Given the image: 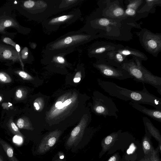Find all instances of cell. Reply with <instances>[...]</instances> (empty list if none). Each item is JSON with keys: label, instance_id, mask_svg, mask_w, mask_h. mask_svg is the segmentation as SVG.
<instances>
[{"label": "cell", "instance_id": "2e32d148", "mask_svg": "<svg viewBox=\"0 0 161 161\" xmlns=\"http://www.w3.org/2000/svg\"><path fill=\"white\" fill-rule=\"evenodd\" d=\"M105 59L110 64L117 68H120L128 59L127 56L123 55L116 50L109 53Z\"/></svg>", "mask_w": 161, "mask_h": 161}, {"label": "cell", "instance_id": "7c38bea8", "mask_svg": "<svg viewBox=\"0 0 161 161\" xmlns=\"http://www.w3.org/2000/svg\"><path fill=\"white\" fill-rule=\"evenodd\" d=\"M6 8L4 7L0 9V33L5 34V29L8 28H14L18 30L21 28L12 14L11 10Z\"/></svg>", "mask_w": 161, "mask_h": 161}, {"label": "cell", "instance_id": "5bb4252c", "mask_svg": "<svg viewBox=\"0 0 161 161\" xmlns=\"http://www.w3.org/2000/svg\"><path fill=\"white\" fill-rule=\"evenodd\" d=\"M0 60L20 61L22 64V59L20 58L14 48L12 46L0 44Z\"/></svg>", "mask_w": 161, "mask_h": 161}, {"label": "cell", "instance_id": "4316f807", "mask_svg": "<svg viewBox=\"0 0 161 161\" xmlns=\"http://www.w3.org/2000/svg\"><path fill=\"white\" fill-rule=\"evenodd\" d=\"M72 100L70 99H68L65 101L61 105L57 108L59 110L63 109L65 107L67 106L70 105L72 103Z\"/></svg>", "mask_w": 161, "mask_h": 161}, {"label": "cell", "instance_id": "603a6c76", "mask_svg": "<svg viewBox=\"0 0 161 161\" xmlns=\"http://www.w3.org/2000/svg\"><path fill=\"white\" fill-rule=\"evenodd\" d=\"M159 152L160 151L158 147L152 153L146 156H144L143 158L139 161H160Z\"/></svg>", "mask_w": 161, "mask_h": 161}, {"label": "cell", "instance_id": "5b68a950", "mask_svg": "<svg viewBox=\"0 0 161 161\" xmlns=\"http://www.w3.org/2000/svg\"><path fill=\"white\" fill-rule=\"evenodd\" d=\"M93 99L92 109L96 114L104 118L114 116L117 119L119 110L111 98L97 91L94 93Z\"/></svg>", "mask_w": 161, "mask_h": 161}, {"label": "cell", "instance_id": "1f68e13d", "mask_svg": "<svg viewBox=\"0 0 161 161\" xmlns=\"http://www.w3.org/2000/svg\"><path fill=\"white\" fill-rule=\"evenodd\" d=\"M16 94L17 97L19 98H21L22 97V92L20 89H19L17 91Z\"/></svg>", "mask_w": 161, "mask_h": 161}, {"label": "cell", "instance_id": "277c9868", "mask_svg": "<svg viewBox=\"0 0 161 161\" xmlns=\"http://www.w3.org/2000/svg\"><path fill=\"white\" fill-rule=\"evenodd\" d=\"M142 62L137 58H132L120 68L127 71L134 80L148 84L155 87L161 95V77L153 74L142 65Z\"/></svg>", "mask_w": 161, "mask_h": 161}, {"label": "cell", "instance_id": "ffe728a7", "mask_svg": "<svg viewBox=\"0 0 161 161\" xmlns=\"http://www.w3.org/2000/svg\"><path fill=\"white\" fill-rule=\"evenodd\" d=\"M161 6V0H144L143 5L137 12L139 14L153 13L155 12V7Z\"/></svg>", "mask_w": 161, "mask_h": 161}, {"label": "cell", "instance_id": "52a82bcc", "mask_svg": "<svg viewBox=\"0 0 161 161\" xmlns=\"http://www.w3.org/2000/svg\"><path fill=\"white\" fill-rule=\"evenodd\" d=\"M98 9L103 17L111 19H125L130 18L125 14L123 1L119 0H105L98 2Z\"/></svg>", "mask_w": 161, "mask_h": 161}, {"label": "cell", "instance_id": "f546056e", "mask_svg": "<svg viewBox=\"0 0 161 161\" xmlns=\"http://www.w3.org/2000/svg\"><path fill=\"white\" fill-rule=\"evenodd\" d=\"M8 78L4 73L0 72V80L3 82H6L8 81Z\"/></svg>", "mask_w": 161, "mask_h": 161}, {"label": "cell", "instance_id": "e575fe53", "mask_svg": "<svg viewBox=\"0 0 161 161\" xmlns=\"http://www.w3.org/2000/svg\"><path fill=\"white\" fill-rule=\"evenodd\" d=\"M62 103V102L61 101H58L55 104V107L56 108H57L59 106H60L61 104Z\"/></svg>", "mask_w": 161, "mask_h": 161}, {"label": "cell", "instance_id": "8fae6325", "mask_svg": "<svg viewBox=\"0 0 161 161\" xmlns=\"http://www.w3.org/2000/svg\"><path fill=\"white\" fill-rule=\"evenodd\" d=\"M90 119V115L83 116L78 125L72 131L66 143L67 147H70L78 143L82 138L85 130Z\"/></svg>", "mask_w": 161, "mask_h": 161}, {"label": "cell", "instance_id": "8d00e7d4", "mask_svg": "<svg viewBox=\"0 0 161 161\" xmlns=\"http://www.w3.org/2000/svg\"><path fill=\"white\" fill-rule=\"evenodd\" d=\"M0 161H3L2 157L0 154Z\"/></svg>", "mask_w": 161, "mask_h": 161}, {"label": "cell", "instance_id": "44dd1931", "mask_svg": "<svg viewBox=\"0 0 161 161\" xmlns=\"http://www.w3.org/2000/svg\"><path fill=\"white\" fill-rule=\"evenodd\" d=\"M145 134L142 140V147L145 156L152 153L155 150L151 141V136L145 129Z\"/></svg>", "mask_w": 161, "mask_h": 161}, {"label": "cell", "instance_id": "d4e9b609", "mask_svg": "<svg viewBox=\"0 0 161 161\" xmlns=\"http://www.w3.org/2000/svg\"><path fill=\"white\" fill-rule=\"evenodd\" d=\"M28 49L27 47H24L20 53L21 59L25 60L27 59L28 56Z\"/></svg>", "mask_w": 161, "mask_h": 161}, {"label": "cell", "instance_id": "4dcf8cb0", "mask_svg": "<svg viewBox=\"0 0 161 161\" xmlns=\"http://www.w3.org/2000/svg\"><path fill=\"white\" fill-rule=\"evenodd\" d=\"M119 156L118 154H115L111 157L108 161H120Z\"/></svg>", "mask_w": 161, "mask_h": 161}, {"label": "cell", "instance_id": "d6986e66", "mask_svg": "<svg viewBox=\"0 0 161 161\" xmlns=\"http://www.w3.org/2000/svg\"><path fill=\"white\" fill-rule=\"evenodd\" d=\"M142 120L145 129L151 136H153L158 142V147L161 152V136L159 130L154 126L147 117H143Z\"/></svg>", "mask_w": 161, "mask_h": 161}, {"label": "cell", "instance_id": "f1b7e54d", "mask_svg": "<svg viewBox=\"0 0 161 161\" xmlns=\"http://www.w3.org/2000/svg\"><path fill=\"white\" fill-rule=\"evenodd\" d=\"M17 125L18 127L20 129L27 128L25 125L24 121L21 118L19 119L17 122Z\"/></svg>", "mask_w": 161, "mask_h": 161}, {"label": "cell", "instance_id": "74e56055", "mask_svg": "<svg viewBox=\"0 0 161 161\" xmlns=\"http://www.w3.org/2000/svg\"><path fill=\"white\" fill-rule=\"evenodd\" d=\"M55 161H62L60 159H58L55 160Z\"/></svg>", "mask_w": 161, "mask_h": 161}, {"label": "cell", "instance_id": "4fadbf2b", "mask_svg": "<svg viewBox=\"0 0 161 161\" xmlns=\"http://www.w3.org/2000/svg\"><path fill=\"white\" fill-rule=\"evenodd\" d=\"M61 133L60 130H57L44 136L39 145L38 152L43 153L47 152L57 142Z\"/></svg>", "mask_w": 161, "mask_h": 161}, {"label": "cell", "instance_id": "f35d334b", "mask_svg": "<svg viewBox=\"0 0 161 161\" xmlns=\"http://www.w3.org/2000/svg\"><path fill=\"white\" fill-rule=\"evenodd\" d=\"M2 97L1 96H0V101H1L2 100Z\"/></svg>", "mask_w": 161, "mask_h": 161}, {"label": "cell", "instance_id": "ac0fdd59", "mask_svg": "<svg viewBox=\"0 0 161 161\" xmlns=\"http://www.w3.org/2000/svg\"><path fill=\"white\" fill-rule=\"evenodd\" d=\"M123 55L127 56H130L134 58H137L141 61H146L148 59L147 56L139 50L132 48L127 46L116 50Z\"/></svg>", "mask_w": 161, "mask_h": 161}, {"label": "cell", "instance_id": "836d02e7", "mask_svg": "<svg viewBox=\"0 0 161 161\" xmlns=\"http://www.w3.org/2000/svg\"><path fill=\"white\" fill-rule=\"evenodd\" d=\"M34 106L35 107L36 110H38L40 109V106L39 104L37 102H35L34 103Z\"/></svg>", "mask_w": 161, "mask_h": 161}, {"label": "cell", "instance_id": "484cf974", "mask_svg": "<svg viewBox=\"0 0 161 161\" xmlns=\"http://www.w3.org/2000/svg\"><path fill=\"white\" fill-rule=\"evenodd\" d=\"M2 41L4 43L9 45L15 48L16 44L10 38L8 37H5L3 38Z\"/></svg>", "mask_w": 161, "mask_h": 161}, {"label": "cell", "instance_id": "30bf717a", "mask_svg": "<svg viewBox=\"0 0 161 161\" xmlns=\"http://www.w3.org/2000/svg\"><path fill=\"white\" fill-rule=\"evenodd\" d=\"M80 16L79 10H76L64 15L45 20L43 24L46 29L51 31H55L61 25L73 23L77 20Z\"/></svg>", "mask_w": 161, "mask_h": 161}, {"label": "cell", "instance_id": "d590c367", "mask_svg": "<svg viewBox=\"0 0 161 161\" xmlns=\"http://www.w3.org/2000/svg\"><path fill=\"white\" fill-rule=\"evenodd\" d=\"M81 79L80 78H74L73 79L75 83H78L79 82Z\"/></svg>", "mask_w": 161, "mask_h": 161}, {"label": "cell", "instance_id": "ba28073f", "mask_svg": "<svg viewBox=\"0 0 161 161\" xmlns=\"http://www.w3.org/2000/svg\"><path fill=\"white\" fill-rule=\"evenodd\" d=\"M104 77L107 78L123 80L132 77L125 70L115 67L108 64L105 59H97L93 64Z\"/></svg>", "mask_w": 161, "mask_h": 161}, {"label": "cell", "instance_id": "d6a6232c", "mask_svg": "<svg viewBox=\"0 0 161 161\" xmlns=\"http://www.w3.org/2000/svg\"><path fill=\"white\" fill-rule=\"evenodd\" d=\"M15 48L16 49V50L17 52L18 53L19 56L20 58H21L20 55V51L21 47H20L19 45L18 44H16Z\"/></svg>", "mask_w": 161, "mask_h": 161}, {"label": "cell", "instance_id": "7402d4cb", "mask_svg": "<svg viewBox=\"0 0 161 161\" xmlns=\"http://www.w3.org/2000/svg\"><path fill=\"white\" fill-rule=\"evenodd\" d=\"M0 144L9 161H19L14 154V149L12 147L3 140L0 141Z\"/></svg>", "mask_w": 161, "mask_h": 161}, {"label": "cell", "instance_id": "e0dca14e", "mask_svg": "<svg viewBox=\"0 0 161 161\" xmlns=\"http://www.w3.org/2000/svg\"><path fill=\"white\" fill-rule=\"evenodd\" d=\"M121 132V130H119L117 132L112 133L103 138L101 143L102 150L100 153V157L113 146Z\"/></svg>", "mask_w": 161, "mask_h": 161}, {"label": "cell", "instance_id": "7a4b0ae2", "mask_svg": "<svg viewBox=\"0 0 161 161\" xmlns=\"http://www.w3.org/2000/svg\"><path fill=\"white\" fill-rule=\"evenodd\" d=\"M98 85L110 95L126 101L138 104L149 105L155 109L161 110V99L151 94L143 84L141 91H132L120 86L113 82L97 79Z\"/></svg>", "mask_w": 161, "mask_h": 161}, {"label": "cell", "instance_id": "3957f363", "mask_svg": "<svg viewBox=\"0 0 161 161\" xmlns=\"http://www.w3.org/2000/svg\"><path fill=\"white\" fill-rule=\"evenodd\" d=\"M96 38L83 27L77 31L68 33L49 43L46 46L45 53L47 55L67 54L78 46Z\"/></svg>", "mask_w": 161, "mask_h": 161}, {"label": "cell", "instance_id": "cb8c5ba5", "mask_svg": "<svg viewBox=\"0 0 161 161\" xmlns=\"http://www.w3.org/2000/svg\"><path fill=\"white\" fill-rule=\"evenodd\" d=\"M80 1L78 0H62L59 5V8L62 11L67 9L76 4Z\"/></svg>", "mask_w": 161, "mask_h": 161}, {"label": "cell", "instance_id": "83f0119b", "mask_svg": "<svg viewBox=\"0 0 161 161\" xmlns=\"http://www.w3.org/2000/svg\"><path fill=\"white\" fill-rule=\"evenodd\" d=\"M18 75L23 79H30L32 78V77L29 74L26 72L23 71H19L17 72Z\"/></svg>", "mask_w": 161, "mask_h": 161}, {"label": "cell", "instance_id": "9c48e42d", "mask_svg": "<svg viewBox=\"0 0 161 161\" xmlns=\"http://www.w3.org/2000/svg\"><path fill=\"white\" fill-rule=\"evenodd\" d=\"M124 46L121 44L109 42H97L92 44L88 49V55L90 58H95L97 59H106L109 53Z\"/></svg>", "mask_w": 161, "mask_h": 161}, {"label": "cell", "instance_id": "9a60e30c", "mask_svg": "<svg viewBox=\"0 0 161 161\" xmlns=\"http://www.w3.org/2000/svg\"><path fill=\"white\" fill-rule=\"evenodd\" d=\"M129 104L134 108L155 120L161 122V110L147 108L139 104L131 101Z\"/></svg>", "mask_w": 161, "mask_h": 161}, {"label": "cell", "instance_id": "8992f818", "mask_svg": "<svg viewBox=\"0 0 161 161\" xmlns=\"http://www.w3.org/2000/svg\"><path fill=\"white\" fill-rule=\"evenodd\" d=\"M136 34L145 50L154 57H157L161 51V33H155L143 28Z\"/></svg>", "mask_w": 161, "mask_h": 161}, {"label": "cell", "instance_id": "6da1fadb", "mask_svg": "<svg viewBox=\"0 0 161 161\" xmlns=\"http://www.w3.org/2000/svg\"><path fill=\"white\" fill-rule=\"evenodd\" d=\"M84 28L97 38L128 41L133 38L132 29H141L140 25L131 18L122 19L103 16L98 9L87 19Z\"/></svg>", "mask_w": 161, "mask_h": 161}]
</instances>
